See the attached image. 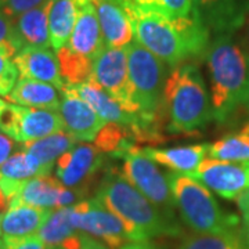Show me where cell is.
Masks as SVG:
<instances>
[{
    "instance_id": "obj_1",
    "label": "cell",
    "mask_w": 249,
    "mask_h": 249,
    "mask_svg": "<svg viewBox=\"0 0 249 249\" xmlns=\"http://www.w3.org/2000/svg\"><path fill=\"white\" fill-rule=\"evenodd\" d=\"M129 17L136 42L172 68L209 47V29L196 11L188 17H170L158 10H144Z\"/></svg>"
},
{
    "instance_id": "obj_29",
    "label": "cell",
    "mask_w": 249,
    "mask_h": 249,
    "mask_svg": "<svg viewBox=\"0 0 249 249\" xmlns=\"http://www.w3.org/2000/svg\"><path fill=\"white\" fill-rule=\"evenodd\" d=\"M132 137H134V133L130 127L107 122L94 139V145L103 154L115 155L116 152L132 142Z\"/></svg>"
},
{
    "instance_id": "obj_26",
    "label": "cell",
    "mask_w": 249,
    "mask_h": 249,
    "mask_svg": "<svg viewBox=\"0 0 249 249\" xmlns=\"http://www.w3.org/2000/svg\"><path fill=\"white\" fill-rule=\"evenodd\" d=\"M178 249H249V242L238 230L227 232H196L188 235Z\"/></svg>"
},
{
    "instance_id": "obj_12",
    "label": "cell",
    "mask_w": 249,
    "mask_h": 249,
    "mask_svg": "<svg viewBox=\"0 0 249 249\" xmlns=\"http://www.w3.org/2000/svg\"><path fill=\"white\" fill-rule=\"evenodd\" d=\"M80 196L82 194L78 190L65 187L57 178L43 175L25 181H14L11 202H22L54 211L75 205L79 202Z\"/></svg>"
},
{
    "instance_id": "obj_43",
    "label": "cell",
    "mask_w": 249,
    "mask_h": 249,
    "mask_svg": "<svg viewBox=\"0 0 249 249\" xmlns=\"http://www.w3.org/2000/svg\"><path fill=\"white\" fill-rule=\"evenodd\" d=\"M0 249H6V245H4V242H3L1 238H0Z\"/></svg>"
},
{
    "instance_id": "obj_10",
    "label": "cell",
    "mask_w": 249,
    "mask_h": 249,
    "mask_svg": "<svg viewBox=\"0 0 249 249\" xmlns=\"http://www.w3.org/2000/svg\"><path fill=\"white\" fill-rule=\"evenodd\" d=\"M0 129L19 144L43 139L64 130L58 111L10 104L0 121Z\"/></svg>"
},
{
    "instance_id": "obj_18",
    "label": "cell",
    "mask_w": 249,
    "mask_h": 249,
    "mask_svg": "<svg viewBox=\"0 0 249 249\" xmlns=\"http://www.w3.org/2000/svg\"><path fill=\"white\" fill-rule=\"evenodd\" d=\"M193 4L208 29L219 35L242 28L249 9V0H193Z\"/></svg>"
},
{
    "instance_id": "obj_35",
    "label": "cell",
    "mask_w": 249,
    "mask_h": 249,
    "mask_svg": "<svg viewBox=\"0 0 249 249\" xmlns=\"http://www.w3.org/2000/svg\"><path fill=\"white\" fill-rule=\"evenodd\" d=\"M18 150H21V144L0 129V166Z\"/></svg>"
},
{
    "instance_id": "obj_5",
    "label": "cell",
    "mask_w": 249,
    "mask_h": 249,
    "mask_svg": "<svg viewBox=\"0 0 249 249\" xmlns=\"http://www.w3.org/2000/svg\"><path fill=\"white\" fill-rule=\"evenodd\" d=\"M170 193L187 226L196 232H227L238 230L240 219L224 212L211 190L196 178L170 172L166 175Z\"/></svg>"
},
{
    "instance_id": "obj_8",
    "label": "cell",
    "mask_w": 249,
    "mask_h": 249,
    "mask_svg": "<svg viewBox=\"0 0 249 249\" xmlns=\"http://www.w3.org/2000/svg\"><path fill=\"white\" fill-rule=\"evenodd\" d=\"M90 79L96 82L104 91H107L126 111L140 116L139 107L134 101L133 88L129 76L126 49H114L106 46L94 60ZM148 133L151 136V140H154L150 130Z\"/></svg>"
},
{
    "instance_id": "obj_28",
    "label": "cell",
    "mask_w": 249,
    "mask_h": 249,
    "mask_svg": "<svg viewBox=\"0 0 249 249\" xmlns=\"http://www.w3.org/2000/svg\"><path fill=\"white\" fill-rule=\"evenodd\" d=\"M50 175L45 166L25 150H18L0 166V178L13 181H25L29 178Z\"/></svg>"
},
{
    "instance_id": "obj_19",
    "label": "cell",
    "mask_w": 249,
    "mask_h": 249,
    "mask_svg": "<svg viewBox=\"0 0 249 249\" xmlns=\"http://www.w3.org/2000/svg\"><path fill=\"white\" fill-rule=\"evenodd\" d=\"M107 47L126 49L133 42L132 19L119 0H93Z\"/></svg>"
},
{
    "instance_id": "obj_25",
    "label": "cell",
    "mask_w": 249,
    "mask_h": 249,
    "mask_svg": "<svg viewBox=\"0 0 249 249\" xmlns=\"http://www.w3.org/2000/svg\"><path fill=\"white\" fill-rule=\"evenodd\" d=\"M76 232L73 219H72V208H60L50 212L47 220L39 230L37 235L46 244L49 249L60 248L67 240L73 237Z\"/></svg>"
},
{
    "instance_id": "obj_13",
    "label": "cell",
    "mask_w": 249,
    "mask_h": 249,
    "mask_svg": "<svg viewBox=\"0 0 249 249\" xmlns=\"http://www.w3.org/2000/svg\"><path fill=\"white\" fill-rule=\"evenodd\" d=\"M70 88L79 97L83 98L106 122L124 124L130 127L133 130L136 140H151V136L148 133L142 118L126 111L107 91L101 89L96 82L89 79L80 85L70 86Z\"/></svg>"
},
{
    "instance_id": "obj_36",
    "label": "cell",
    "mask_w": 249,
    "mask_h": 249,
    "mask_svg": "<svg viewBox=\"0 0 249 249\" xmlns=\"http://www.w3.org/2000/svg\"><path fill=\"white\" fill-rule=\"evenodd\" d=\"M122 3L127 14L144 10H158L160 9V0H119Z\"/></svg>"
},
{
    "instance_id": "obj_31",
    "label": "cell",
    "mask_w": 249,
    "mask_h": 249,
    "mask_svg": "<svg viewBox=\"0 0 249 249\" xmlns=\"http://www.w3.org/2000/svg\"><path fill=\"white\" fill-rule=\"evenodd\" d=\"M14 46L18 52L22 49V45L18 40L16 28H14V18H11L0 7V46Z\"/></svg>"
},
{
    "instance_id": "obj_17",
    "label": "cell",
    "mask_w": 249,
    "mask_h": 249,
    "mask_svg": "<svg viewBox=\"0 0 249 249\" xmlns=\"http://www.w3.org/2000/svg\"><path fill=\"white\" fill-rule=\"evenodd\" d=\"M13 61L17 67L19 79H32L53 85L62 91L67 86L60 71L57 54L50 47H22Z\"/></svg>"
},
{
    "instance_id": "obj_2",
    "label": "cell",
    "mask_w": 249,
    "mask_h": 249,
    "mask_svg": "<svg viewBox=\"0 0 249 249\" xmlns=\"http://www.w3.org/2000/svg\"><path fill=\"white\" fill-rule=\"evenodd\" d=\"M96 198L124 222L132 242L163 235L175 237L181 232L176 219L162 212L122 173L109 172L106 175Z\"/></svg>"
},
{
    "instance_id": "obj_21",
    "label": "cell",
    "mask_w": 249,
    "mask_h": 249,
    "mask_svg": "<svg viewBox=\"0 0 249 249\" xmlns=\"http://www.w3.org/2000/svg\"><path fill=\"white\" fill-rule=\"evenodd\" d=\"M155 163L169 168L172 172L191 176L209 152V144H193L172 148H144Z\"/></svg>"
},
{
    "instance_id": "obj_42",
    "label": "cell",
    "mask_w": 249,
    "mask_h": 249,
    "mask_svg": "<svg viewBox=\"0 0 249 249\" xmlns=\"http://www.w3.org/2000/svg\"><path fill=\"white\" fill-rule=\"evenodd\" d=\"M9 107H10V103H7L6 100H3V98L0 97V121H1V118L4 116V114L7 112Z\"/></svg>"
},
{
    "instance_id": "obj_6",
    "label": "cell",
    "mask_w": 249,
    "mask_h": 249,
    "mask_svg": "<svg viewBox=\"0 0 249 249\" xmlns=\"http://www.w3.org/2000/svg\"><path fill=\"white\" fill-rule=\"evenodd\" d=\"M126 53L134 101L142 119L154 137L151 127L160 121L163 88L168 79V64L136 40L126 47Z\"/></svg>"
},
{
    "instance_id": "obj_7",
    "label": "cell",
    "mask_w": 249,
    "mask_h": 249,
    "mask_svg": "<svg viewBox=\"0 0 249 249\" xmlns=\"http://www.w3.org/2000/svg\"><path fill=\"white\" fill-rule=\"evenodd\" d=\"M115 157L122 158V175L142 194L147 196L162 212L175 217V201L170 193L166 175H163L155 162L144 152V148L136 147L133 142L116 152Z\"/></svg>"
},
{
    "instance_id": "obj_45",
    "label": "cell",
    "mask_w": 249,
    "mask_h": 249,
    "mask_svg": "<svg viewBox=\"0 0 249 249\" xmlns=\"http://www.w3.org/2000/svg\"><path fill=\"white\" fill-rule=\"evenodd\" d=\"M248 107H249V101H248Z\"/></svg>"
},
{
    "instance_id": "obj_32",
    "label": "cell",
    "mask_w": 249,
    "mask_h": 249,
    "mask_svg": "<svg viewBox=\"0 0 249 249\" xmlns=\"http://www.w3.org/2000/svg\"><path fill=\"white\" fill-rule=\"evenodd\" d=\"M162 13L170 17H188L194 13L193 0H160Z\"/></svg>"
},
{
    "instance_id": "obj_33",
    "label": "cell",
    "mask_w": 249,
    "mask_h": 249,
    "mask_svg": "<svg viewBox=\"0 0 249 249\" xmlns=\"http://www.w3.org/2000/svg\"><path fill=\"white\" fill-rule=\"evenodd\" d=\"M1 240L6 249H49L37 234L28 237H4Z\"/></svg>"
},
{
    "instance_id": "obj_24",
    "label": "cell",
    "mask_w": 249,
    "mask_h": 249,
    "mask_svg": "<svg viewBox=\"0 0 249 249\" xmlns=\"http://www.w3.org/2000/svg\"><path fill=\"white\" fill-rule=\"evenodd\" d=\"M76 140L65 130L46 136L43 139L21 144V148L34 155L49 172L53 170L57 160L76 144Z\"/></svg>"
},
{
    "instance_id": "obj_39",
    "label": "cell",
    "mask_w": 249,
    "mask_h": 249,
    "mask_svg": "<svg viewBox=\"0 0 249 249\" xmlns=\"http://www.w3.org/2000/svg\"><path fill=\"white\" fill-rule=\"evenodd\" d=\"M121 249H155L148 241H142V242H130L127 245H124Z\"/></svg>"
},
{
    "instance_id": "obj_37",
    "label": "cell",
    "mask_w": 249,
    "mask_h": 249,
    "mask_svg": "<svg viewBox=\"0 0 249 249\" xmlns=\"http://www.w3.org/2000/svg\"><path fill=\"white\" fill-rule=\"evenodd\" d=\"M238 206L242 213V222H244V229H245V237L249 241V188L247 191H244L237 199Z\"/></svg>"
},
{
    "instance_id": "obj_20",
    "label": "cell",
    "mask_w": 249,
    "mask_h": 249,
    "mask_svg": "<svg viewBox=\"0 0 249 249\" xmlns=\"http://www.w3.org/2000/svg\"><path fill=\"white\" fill-rule=\"evenodd\" d=\"M50 209H43L22 202H11L0 216V237L35 235L47 220Z\"/></svg>"
},
{
    "instance_id": "obj_22",
    "label": "cell",
    "mask_w": 249,
    "mask_h": 249,
    "mask_svg": "<svg viewBox=\"0 0 249 249\" xmlns=\"http://www.w3.org/2000/svg\"><path fill=\"white\" fill-rule=\"evenodd\" d=\"M53 0L14 18V28L22 47H50L49 13Z\"/></svg>"
},
{
    "instance_id": "obj_9",
    "label": "cell",
    "mask_w": 249,
    "mask_h": 249,
    "mask_svg": "<svg viewBox=\"0 0 249 249\" xmlns=\"http://www.w3.org/2000/svg\"><path fill=\"white\" fill-rule=\"evenodd\" d=\"M71 208L73 224L79 232L101 241L109 249H121L132 242L124 222L97 198L82 199Z\"/></svg>"
},
{
    "instance_id": "obj_15",
    "label": "cell",
    "mask_w": 249,
    "mask_h": 249,
    "mask_svg": "<svg viewBox=\"0 0 249 249\" xmlns=\"http://www.w3.org/2000/svg\"><path fill=\"white\" fill-rule=\"evenodd\" d=\"M58 114L62 119L64 130L76 142H94L98 132L107 124L70 86H65L61 91Z\"/></svg>"
},
{
    "instance_id": "obj_40",
    "label": "cell",
    "mask_w": 249,
    "mask_h": 249,
    "mask_svg": "<svg viewBox=\"0 0 249 249\" xmlns=\"http://www.w3.org/2000/svg\"><path fill=\"white\" fill-rule=\"evenodd\" d=\"M242 28H244V40H242L241 43L245 46L249 52V9L248 13H247V17H245V21H244Z\"/></svg>"
},
{
    "instance_id": "obj_38",
    "label": "cell",
    "mask_w": 249,
    "mask_h": 249,
    "mask_svg": "<svg viewBox=\"0 0 249 249\" xmlns=\"http://www.w3.org/2000/svg\"><path fill=\"white\" fill-rule=\"evenodd\" d=\"M55 249H62V248H55ZM79 249H109L106 245V244H103L101 241L96 240V238H93V237H90L88 234H85V237H83V242H82V247Z\"/></svg>"
},
{
    "instance_id": "obj_41",
    "label": "cell",
    "mask_w": 249,
    "mask_h": 249,
    "mask_svg": "<svg viewBox=\"0 0 249 249\" xmlns=\"http://www.w3.org/2000/svg\"><path fill=\"white\" fill-rule=\"evenodd\" d=\"M10 206V201L7 199V196H4L3 190H1V186H0V216L4 213Z\"/></svg>"
},
{
    "instance_id": "obj_11",
    "label": "cell",
    "mask_w": 249,
    "mask_h": 249,
    "mask_svg": "<svg viewBox=\"0 0 249 249\" xmlns=\"http://www.w3.org/2000/svg\"><path fill=\"white\" fill-rule=\"evenodd\" d=\"M190 178L227 201H237L249 188V162L205 158Z\"/></svg>"
},
{
    "instance_id": "obj_46",
    "label": "cell",
    "mask_w": 249,
    "mask_h": 249,
    "mask_svg": "<svg viewBox=\"0 0 249 249\" xmlns=\"http://www.w3.org/2000/svg\"><path fill=\"white\" fill-rule=\"evenodd\" d=\"M248 242H249V241H248Z\"/></svg>"
},
{
    "instance_id": "obj_3",
    "label": "cell",
    "mask_w": 249,
    "mask_h": 249,
    "mask_svg": "<svg viewBox=\"0 0 249 249\" xmlns=\"http://www.w3.org/2000/svg\"><path fill=\"white\" fill-rule=\"evenodd\" d=\"M213 119L224 122L249 101V52L231 35H217L206 50Z\"/></svg>"
},
{
    "instance_id": "obj_34",
    "label": "cell",
    "mask_w": 249,
    "mask_h": 249,
    "mask_svg": "<svg viewBox=\"0 0 249 249\" xmlns=\"http://www.w3.org/2000/svg\"><path fill=\"white\" fill-rule=\"evenodd\" d=\"M50 0H4L1 4V9L11 18L18 17L19 14L25 13L28 10L35 9L37 6H42Z\"/></svg>"
},
{
    "instance_id": "obj_27",
    "label": "cell",
    "mask_w": 249,
    "mask_h": 249,
    "mask_svg": "<svg viewBox=\"0 0 249 249\" xmlns=\"http://www.w3.org/2000/svg\"><path fill=\"white\" fill-rule=\"evenodd\" d=\"M209 158L229 162H249V124L238 133H231L209 145Z\"/></svg>"
},
{
    "instance_id": "obj_44",
    "label": "cell",
    "mask_w": 249,
    "mask_h": 249,
    "mask_svg": "<svg viewBox=\"0 0 249 249\" xmlns=\"http://www.w3.org/2000/svg\"><path fill=\"white\" fill-rule=\"evenodd\" d=\"M3 1H4V0H0V7H1V4H3Z\"/></svg>"
},
{
    "instance_id": "obj_14",
    "label": "cell",
    "mask_w": 249,
    "mask_h": 249,
    "mask_svg": "<svg viewBox=\"0 0 249 249\" xmlns=\"http://www.w3.org/2000/svg\"><path fill=\"white\" fill-rule=\"evenodd\" d=\"M104 154L89 142H76L55 162V178L72 190H78L101 168Z\"/></svg>"
},
{
    "instance_id": "obj_30",
    "label": "cell",
    "mask_w": 249,
    "mask_h": 249,
    "mask_svg": "<svg viewBox=\"0 0 249 249\" xmlns=\"http://www.w3.org/2000/svg\"><path fill=\"white\" fill-rule=\"evenodd\" d=\"M18 50L14 46H0V96H9L18 82V71L13 61Z\"/></svg>"
},
{
    "instance_id": "obj_23",
    "label": "cell",
    "mask_w": 249,
    "mask_h": 249,
    "mask_svg": "<svg viewBox=\"0 0 249 249\" xmlns=\"http://www.w3.org/2000/svg\"><path fill=\"white\" fill-rule=\"evenodd\" d=\"M10 103L31 108H43L58 111L61 94L53 85L32 79H18L7 96Z\"/></svg>"
},
{
    "instance_id": "obj_16",
    "label": "cell",
    "mask_w": 249,
    "mask_h": 249,
    "mask_svg": "<svg viewBox=\"0 0 249 249\" xmlns=\"http://www.w3.org/2000/svg\"><path fill=\"white\" fill-rule=\"evenodd\" d=\"M78 14L65 47L83 60L94 62L106 47L93 0H76Z\"/></svg>"
},
{
    "instance_id": "obj_4",
    "label": "cell",
    "mask_w": 249,
    "mask_h": 249,
    "mask_svg": "<svg viewBox=\"0 0 249 249\" xmlns=\"http://www.w3.org/2000/svg\"><path fill=\"white\" fill-rule=\"evenodd\" d=\"M172 133H191L204 127L212 118V101L205 80L193 64L172 68L165 82L162 107Z\"/></svg>"
}]
</instances>
